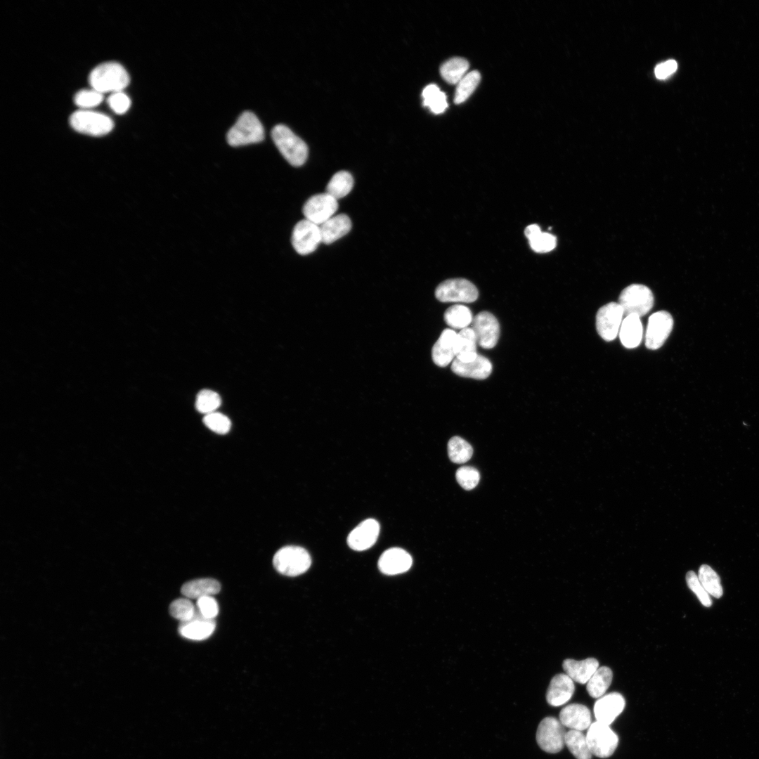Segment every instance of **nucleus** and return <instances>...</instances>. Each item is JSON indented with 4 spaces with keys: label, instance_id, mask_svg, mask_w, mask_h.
<instances>
[{
    "label": "nucleus",
    "instance_id": "f257e3e1",
    "mask_svg": "<svg viewBox=\"0 0 759 759\" xmlns=\"http://www.w3.org/2000/svg\"><path fill=\"white\" fill-rule=\"evenodd\" d=\"M89 83L93 89L101 93L119 92L130 81L128 72L118 63L108 62L96 66L90 73Z\"/></svg>",
    "mask_w": 759,
    "mask_h": 759
},
{
    "label": "nucleus",
    "instance_id": "f03ea898",
    "mask_svg": "<svg viewBox=\"0 0 759 759\" xmlns=\"http://www.w3.org/2000/svg\"><path fill=\"white\" fill-rule=\"evenodd\" d=\"M271 136L280 154L291 165L300 167L305 163L308 157L307 145L287 126H275Z\"/></svg>",
    "mask_w": 759,
    "mask_h": 759
},
{
    "label": "nucleus",
    "instance_id": "7ed1b4c3",
    "mask_svg": "<svg viewBox=\"0 0 759 759\" xmlns=\"http://www.w3.org/2000/svg\"><path fill=\"white\" fill-rule=\"evenodd\" d=\"M264 138V127L256 115L250 111H245L240 115L226 136L228 143L233 147L259 143Z\"/></svg>",
    "mask_w": 759,
    "mask_h": 759
},
{
    "label": "nucleus",
    "instance_id": "20e7f679",
    "mask_svg": "<svg viewBox=\"0 0 759 759\" xmlns=\"http://www.w3.org/2000/svg\"><path fill=\"white\" fill-rule=\"evenodd\" d=\"M273 564L280 574L297 576L305 573L311 564L309 553L302 547L288 545L275 554Z\"/></svg>",
    "mask_w": 759,
    "mask_h": 759
},
{
    "label": "nucleus",
    "instance_id": "39448f33",
    "mask_svg": "<svg viewBox=\"0 0 759 759\" xmlns=\"http://www.w3.org/2000/svg\"><path fill=\"white\" fill-rule=\"evenodd\" d=\"M618 304L625 316L634 315L640 318L653 307L654 295L648 287L642 284H632L622 290Z\"/></svg>",
    "mask_w": 759,
    "mask_h": 759
},
{
    "label": "nucleus",
    "instance_id": "423d86ee",
    "mask_svg": "<svg viewBox=\"0 0 759 759\" xmlns=\"http://www.w3.org/2000/svg\"><path fill=\"white\" fill-rule=\"evenodd\" d=\"M70 124L75 131L95 136L108 134L114 126L113 121L108 115L85 109L73 112L70 117Z\"/></svg>",
    "mask_w": 759,
    "mask_h": 759
},
{
    "label": "nucleus",
    "instance_id": "0eeeda50",
    "mask_svg": "<svg viewBox=\"0 0 759 759\" xmlns=\"http://www.w3.org/2000/svg\"><path fill=\"white\" fill-rule=\"evenodd\" d=\"M435 296L441 302L472 303L477 299L479 292L470 281L453 278L440 283L435 290Z\"/></svg>",
    "mask_w": 759,
    "mask_h": 759
},
{
    "label": "nucleus",
    "instance_id": "6e6552de",
    "mask_svg": "<svg viewBox=\"0 0 759 759\" xmlns=\"http://www.w3.org/2000/svg\"><path fill=\"white\" fill-rule=\"evenodd\" d=\"M586 739L592 754L602 758L611 756L618 744V737L609 725L598 721L589 727Z\"/></svg>",
    "mask_w": 759,
    "mask_h": 759
},
{
    "label": "nucleus",
    "instance_id": "1a4fd4ad",
    "mask_svg": "<svg viewBox=\"0 0 759 759\" xmlns=\"http://www.w3.org/2000/svg\"><path fill=\"white\" fill-rule=\"evenodd\" d=\"M566 732L561 722L554 717H546L540 722L536 732V741L545 752L556 753L564 747Z\"/></svg>",
    "mask_w": 759,
    "mask_h": 759
},
{
    "label": "nucleus",
    "instance_id": "9d476101",
    "mask_svg": "<svg viewBox=\"0 0 759 759\" xmlns=\"http://www.w3.org/2000/svg\"><path fill=\"white\" fill-rule=\"evenodd\" d=\"M337 209V200L325 193L310 197L304 203L302 212L306 219L320 226L332 217Z\"/></svg>",
    "mask_w": 759,
    "mask_h": 759
},
{
    "label": "nucleus",
    "instance_id": "9b49d317",
    "mask_svg": "<svg viewBox=\"0 0 759 759\" xmlns=\"http://www.w3.org/2000/svg\"><path fill=\"white\" fill-rule=\"evenodd\" d=\"M623 315L622 307L616 302L608 303L599 309L596 316V327L603 339L609 342L617 337Z\"/></svg>",
    "mask_w": 759,
    "mask_h": 759
},
{
    "label": "nucleus",
    "instance_id": "f8f14e48",
    "mask_svg": "<svg viewBox=\"0 0 759 759\" xmlns=\"http://www.w3.org/2000/svg\"><path fill=\"white\" fill-rule=\"evenodd\" d=\"M320 242L322 238L319 226L306 219L299 221L294 226L292 234V245L298 254H311Z\"/></svg>",
    "mask_w": 759,
    "mask_h": 759
},
{
    "label": "nucleus",
    "instance_id": "ddd939ff",
    "mask_svg": "<svg viewBox=\"0 0 759 759\" xmlns=\"http://www.w3.org/2000/svg\"><path fill=\"white\" fill-rule=\"evenodd\" d=\"M673 326L671 315L666 311L653 313L649 318L645 334V345L649 349H658L663 346Z\"/></svg>",
    "mask_w": 759,
    "mask_h": 759
},
{
    "label": "nucleus",
    "instance_id": "4468645a",
    "mask_svg": "<svg viewBox=\"0 0 759 759\" xmlns=\"http://www.w3.org/2000/svg\"><path fill=\"white\" fill-rule=\"evenodd\" d=\"M472 328L480 346L488 349L496 345L500 336V325L491 313L481 311L476 315L472 320Z\"/></svg>",
    "mask_w": 759,
    "mask_h": 759
},
{
    "label": "nucleus",
    "instance_id": "2eb2a0df",
    "mask_svg": "<svg viewBox=\"0 0 759 759\" xmlns=\"http://www.w3.org/2000/svg\"><path fill=\"white\" fill-rule=\"evenodd\" d=\"M379 524L374 519H367L360 523L349 534L348 545L354 550L363 551L371 547L379 533Z\"/></svg>",
    "mask_w": 759,
    "mask_h": 759
},
{
    "label": "nucleus",
    "instance_id": "dca6fc26",
    "mask_svg": "<svg viewBox=\"0 0 759 759\" xmlns=\"http://www.w3.org/2000/svg\"><path fill=\"white\" fill-rule=\"evenodd\" d=\"M215 627L214 619L205 618L196 607L195 612L190 619L180 622L179 632L186 639L203 640L211 636Z\"/></svg>",
    "mask_w": 759,
    "mask_h": 759
},
{
    "label": "nucleus",
    "instance_id": "f3484780",
    "mask_svg": "<svg viewBox=\"0 0 759 759\" xmlns=\"http://www.w3.org/2000/svg\"><path fill=\"white\" fill-rule=\"evenodd\" d=\"M625 701L618 692H612L599 697L594 705V714L597 721L609 725L623 711Z\"/></svg>",
    "mask_w": 759,
    "mask_h": 759
},
{
    "label": "nucleus",
    "instance_id": "a211bd4d",
    "mask_svg": "<svg viewBox=\"0 0 759 759\" xmlns=\"http://www.w3.org/2000/svg\"><path fill=\"white\" fill-rule=\"evenodd\" d=\"M413 564L410 554L399 547L384 551L378 561L380 571L387 575H396L409 570Z\"/></svg>",
    "mask_w": 759,
    "mask_h": 759
},
{
    "label": "nucleus",
    "instance_id": "6ab92c4d",
    "mask_svg": "<svg viewBox=\"0 0 759 759\" xmlns=\"http://www.w3.org/2000/svg\"><path fill=\"white\" fill-rule=\"evenodd\" d=\"M458 333L451 329L444 330L432 347V356L434 363L440 367L447 366L456 356Z\"/></svg>",
    "mask_w": 759,
    "mask_h": 759
},
{
    "label": "nucleus",
    "instance_id": "aec40b11",
    "mask_svg": "<svg viewBox=\"0 0 759 759\" xmlns=\"http://www.w3.org/2000/svg\"><path fill=\"white\" fill-rule=\"evenodd\" d=\"M451 370L455 374L461 377L484 379L491 375L492 364L489 359L478 354L474 360L468 362L454 359Z\"/></svg>",
    "mask_w": 759,
    "mask_h": 759
},
{
    "label": "nucleus",
    "instance_id": "412c9836",
    "mask_svg": "<svg viewBox=\"0 0 759 759\" xmlns=\"http://www.w3.org/2000/svg\"><path fill=\"white\" fill-rule=\"evenodd\" d=\"M573 680L566 674H557L550 681L546 699L552 706H560L570 700L573 694Z\"/></svg>",
    "mask_w": 759,
    "mask_h": 759
},
{
    "label": "nucleus",
    "instance_id": "4be33fe9",
    "mask_svg": "<svg viewBox=\"0 0 759 759\" xmlns=\"http://www.w3.org/2000/svg\"><path fill=\"white\" fill-rule=\"evenodd\" d=\"M561 723L571 729L583 731L591 725V713L585 706L571 703L564 707L559 713Z\"/></svg>",
    "mask_w": 759,
    "mask_h": 759
},
{
    "label": "nucleus",
    "instance_id": "5701e85b",
    "mask_svg": "<svg viewBox=\"0 0 759 759\" xmlns=\"http://www.w3.org/2000/svg\"><path fill=\"white\" fill-rule=\"evenodd\" d=\"M319 226L322 242L329 245L350 231L351 221L346 214H340L333 216Z\"/></svg>",
    "mask_w": 759,
    "mask_h": 759
},
{
    "label": "nucleus",
    "instance_id": "b1692460",
    "mask_svg": "<svg viewBox=\"0 0 759 759\" xmlns=\"http://www.w3.org/2000/svg\"><path fill=\"white\" fill-rule=\"evenodd\" d=\"M562 666L566 674L573 681L585 684L598 669L599 662L594 658L582 661L567 659L564 661Z\"/></svg>",
    "mask_w": 759,
    "mask_h": 759
},
{
    "label": "nucleus",
    "instance_id": "393cba45",
    "mask_svg": "<svg viewBox=\"0 0 759 759\" xmlns=\"http://www.w3.org/2000/svg\"><path fill=\"white\" fill-rule=\"evenodd\" d=\"M642 333L640 318L629 315L623 320L618 334L622 344L626 348L632 349L640 344Z\"/></svg>",
    "mask_w": 759,
    "mask_h": 759
},
{
    "label": "nucleus",
    "instance_id": "a878e982",
    "mask_svg": "<svg viewBox=\"0 0 759 759\" xmlns=\"http://www.w3.org/2000/svg\"><path fill=\"white\" fill-rule=\"evenodd\" d=\"M221 589L220 583L212 578H200L188 581L181 587V593L188 599L213 596Z\"/></svg>",
    "mask_w": 759,
    "mask_h": 759
},
{
    "label": "nucleus",
    "instance_id": "bb28decb",
    "mask_svg": "<svg viewBox=\"0 0 759 759\" xmlns=\"http://www.w3.org/2000/svg\"><path fill=\"white\" fill-rule=\"evenodd\" d=\"M524 234L528 240L531 248L538 253H546L554 249L557 245V238L551 233L542 232L537 224L528 226Z\"/></svg>",
    "mask_w": 759,
    "mask_h": 759
},
{
    "label": "nucleus",
    "instance_id": "cd10ccee",
    "mask_svg": "<svg viewBox=\"0 0 759 759\" xmlns=\"http://www.w3.org/2000/svg\"><path fill=\"white\" fill-rule=\"evenodd\" d=\"M476 344V337L472 327L461 330L457 336L455 358L462 362L474 360L478 356Z\"/></svg>",
    "mask_w": 759,
    "mask_h": 759
},
{
    "label": "nucleus",
    "instance_id": "c85d7f7f",
    "mask_svg": "<svg viewBox=\"0 0 759 759\" xmlns=\"http://www.w3.org/2000/svg\"><path fill=\"white\" fill-rule=\"evenodd\" d=\"M613 673L609 667L598 668L587 682L586 689L589 695L593 698L604 696L611 683Z\"/></svg>",
    "mask_w": 759,
    "mask_h": 759
},
{
    "label": "nucleus",
    "instance_id": "c756f323",
    "mask_svg": "<svg viewBox=\"0 0 759 759\" xmlns=\"http://www.w3.org/2000/svg\"><path fill=\"white\" fill-rule=\"evenodd\" d=\"M469 66L466 59L460 57L452 58L441 66V75L448 83L457 84L466 74Z\"/></svg>",
    "mask_w": 759,
    "mask_h": 759
},
{
    "label": "nucleus",
    "instance_id": "7c9ffc66",
    "mask_svg": "<svg viewBox=\"0 0 759 759\" xmlns=\"http://www.w3.org/2000/svg\"><path fill=\"white\" fill-rule=\"evenodd\" d=\"M353 186V179L351 174L346 171H339L329 181L325 193L338 200L348 195Z\"/></svg>",
    "mask_w": 759,
    "mask_h": 759
},
{
    "label": "nucleus",
    "instance_id": "2f4dec72",
    "mask_svg": "<svg viewBox=\"0 0 759 759\" xmlns=\"http://www.w3.org/2000/svg\"><path fill=\"white\" fill-rule=\"evenodd\" d=\"M564 742L570 752L577 759H591L586 736L581 731L570 729L566 732Z\"/></svg>",
    "mask_w": 759,
    "mask_h": 759
},
{
    "label": "nucleus",
    "instance_id": "473e14b6",
    "mask_svg": "<svg viewBox=\"0 0 759 759\" xmlns=\"http://www.w3.org/2000/svg\"><path fill=\"white\" fill-rule=\"evenodd\" d=\"M472 313L465 305L455 304L446 309L444 320L448 325L455 329H465L472 323Z\"/></svg>",
    "mask_w": 759,
    "mask_h": 759
},
{
    "label": "nucleus",
    "instance_id": "72a5a7b5",
    "mask_svg": "<svg viewBox=\"0 0 759 759\" xmlns=\"http://www.w3.org/2000/svg\"><path fill=\"white\" fill-rule=\"evenodd\" d=\"M423 105L435 114L443 112L448 107L446 94L434 84L427 85L422 91Z\"/></svg>",
    "mask_w": 759,
    "mask_h": 759
},
{
    "label": "nucleus",
    "instance_id": "f704fd0d",
    "mask_svg": "<svg viewBox=\"0 0 759 759\" xmlns=\"http://www.w3.org/2000/svg\"><path fill=\"white\" fill-rule=\"evenodd\" d=\"M698 578L706 592L715 598H720L723 594L720 578L718 573L708 565L700 566Z\"/></svg>",
    "mask_w": 759,
    "mask_h": 759
},
{
    "label": "nucleus",
    "instance_id": "c9c22d12",
    "mask_svg": "<svg viewBox=\"0 0 759 759\" xmlns=\"http://www.w3.org/2000/svg\"><path fill=\"white\" fill-rule=\"evenodd\" d=\"M448 454L453 462L462 464L472 458L473 449L471 445L462 438L453 436L448 443Z\"/></svg>",
    "mask_w": 759,
    "mask_h": 759
},
{
    "label": "nucleus",
    "instance_id": "e433bc0d",
    "mask_svg": "<svg viewBox=\"0 0 759 759\" xmlns=\"http://www.w3.org/2000/svg\"><path fill=\"white\" fill-rule=\"evenodd\" d=\"M481 80L480 73L474 70L467 73L457 84L454 96V103L460 104L465 101L474 92Z\"/></svg>",
    "mask_w": 759,
    "mask_h": 759
},
{
    "label": "nucleus",
    "instance_id": "4c0bfd02",
    "mask_svg": "<svg viewBox=\"0 0 759 759\" xmlns=\"http://www.w3.org/2000/svg\"><path fill=\"white\" fill-rule=\"evenodd\" d=\"M221 403V397L216 392L203 389L197 395L195 407L200 413L207 415L215 412Z\"/></svg>",
    "mask_w": 759,
    "mask_h": 759
},
{
    "label": "nucleus",
    "instance_id": "58836bf2",
    "mask_svg": "<svg viewBox=\"0 0 759 759\" xmlns=\"http://www.w3.org/2000/svg\"><path fill=\"white\" fill-rule=\"evenodd\" d=\"M196 610L193 604L186 598H180L171 602L169 606V613L174 618L180 622L190 619Z\"/></svg>",
    "mask_w": 759,
    "mask_h": 759
},
{
    "label": "nucleus",
    "instance_id": "ea45409f",
    "mask_svg": "<svg viewBox=\"0 0 759 759\" xmlns=\"http://www.w3.org/2000/svg\"><path fill=\"white\" fill-rule=\"evenodd\" d=\"M203 422L209 429L220 434L228 433L231 426L229 418L217 412L205 415Z\"/></svg>",
    "mask_w": 759,
    "mask_h": 759
},
{
    "label": "nucleus",
    "instance_id": "a19ab883",
    "mask_svg": "<svg viewBox=\"0 0 759 759\" xmlns=\"http://www.w3.org/2000/svg\"><path fill=\"white\" fill-rule=\"evenodd\" d=\"M455 476L458 484L465 490H472L475 488L480 479L479 471L476 468L469 466L459 468L456 472Z\"/></svg>",
    "mask_w": 759,
    "mask_h": 759
},
{
    "label": "nucleus",
    "instance_id": "79ce46f5",
    "mask_svg": "<svg viewBox=\"0 0 759 759\" xmlns=\"http://www.w3.org/2000/svg\"><path fill=\"white\" fill-rule=\"evenodd\" d=\"M686 582L689 588L696 595L700 602L706 607L712 605V600L709 594L701 585L698 575L693 571H689L686 575Z\"/></svg>",
    "mask_w": 759,
    "mask_h": 759
},
{
    "label": "nucleus",
    "instance_id": "37998d69",
    "mask_svg": "<svg viewBox=\"0 0 759 759\" xmlns=\"http://www.w3.org/2000/svg\"><path fill=\"white\" fill-rule=\"evenodd\" d=\"M103 98V93L94 89L78 91L74 98V103L82 108H89L99 105Z\"/></svg>",
    "mask_w": 759,
    "mask_h": 759
},
{
    "label": "nucleus",
    "instance_id": "c03bdc74",
    "mask_svg": "<svg viewBox=\"0 0 759 759\" xmlns=\"http://www.w3.org/2000/svg\"><path fill=\"white\" fill-rule=\"evenodd\" d=\"M197 608L205 618L209 619H214L219 613V605L212 596L197 599Z\"/></svg>",
    "mask_w": 759,
    "mask_h": 759
},
{
    "label": "nucleus",
    "instance_id": "a18cd8bd",
    "mask_svg": "<svg viewBox=\"0 0 759 759\" xmlns=\"http://www.w3.org/2000/svg\"><path fill=\"white\" fill-rule=\"evenodd\" d=\"M108 103L115 112L123 114L129 108L131 100L124 93L119 91L112 93L108 98Z\"/></svg>",
    "mask_w": 759,
    "mask_h": 759
},
{
    "label": "nucleus",
    "instance_id": "49530a36",
    "mask_svg": "<svg viewBox=\"0 0 759 759\" xmlns=\"http://www.w3.org/2000/svg\"><path fill=\"white\" fill-rule=\"evenodd\" d=\"M677 67V64L674 60H669L656 65L654 72L659 79H663L672 74Z\"/></svg>",
    "mask_w": 759,
    "mask_h": 759
}]
</instances>
